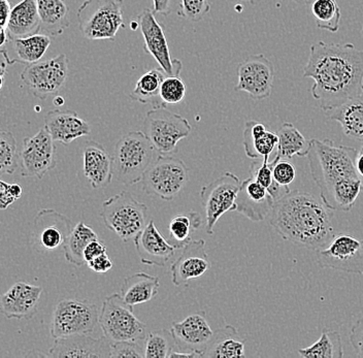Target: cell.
I'll return each instance as SVG.
<instances>
[{
  "instance_id": "9f6ffc18",
  "label": "cell",
  "mask_w": 363,
  "mask_h": 358,
  "mask_svg": "<svg viewBox=\"0 0 363 358\" xmlns=\"http://www.w3.org/2000/svg\"><path fill=\"white\" fill-rule=\"evenodd\" d=\"M6 65L4 60H0V90L4 88V82H6Z\"/></svg>"
},
{
  "instance_id": "d6a6232c",
  "label": "cell",
  "mask_w": 363,
  "mask_h": 358,
  "mask_svg": "<svg viewBox=\"0 0 363 358\" xmlns=\"http://www.w3.org/2000/svg\"><path fill=\"white\" fill-rule=\"evenodd\" d=\"M279 138L277 146V160H291L294 156L306 157L310 150V140L294 124L284 123L277 133Z\"/></svg>"
},
{
  "instance_id": "9a60e30c",
  "label": "cell",
  "mask_w": 363,
  "mask_h": 358,
  "mask_svg": "<svg viewBox=\"0 0 363 358\" xmlns=\"http://www.w3.org/2000/svg\"><path fill=\"white\" fill-rule=\"evenodd\" d=\"M136 20L144 38L145 51L157 61L167 76H180L183 65L179 59L172 57L164 26L156 20L153 11L145 9Z\"/></svg>"
},
{
  "instance_id": "d590c367",
  "label": "cell",
  "mask_w": 363,
  "mask_h": 358,
  "mask_svg": "<svg viewBox=\"0 0 363 358\" xmlns=\"http://www.w3.org/2000/svg\"><path fill=\"white\" fill-rule=\"evenodd\" d=\"M298 354L303 358H342L344 349L340 332L324 328L319 340L310 347L299 349Z\"/></svg>"
},
{
  "instance_id": "4fadbf2b",
  "label": "cell",
  "mask_w": 363,
  "mask_h": 358,
  "mask_svg": "<svg viewBox=\"0 0 363 358\" xmlns=\"http://www.w3.org/2000/svg\"><path fill=\"white\" fill-rule=\"evenodd\" d=\"M316 258L322 269L363 275V240L340 233L328 246L316 251Z\"/></svg>"
},
{
  "instance_id": "7dc6e473",
  "label": "cell",
  "mask_w": 363,
  "mask_h": 358,
  "mask_svg": "<svg viewBox=\"0 0 363 358\" xmlns=\"http://www.w3.org/2000/svg\"><path fill=\"white\" fill-rule=\"evenodd\" d=\"M152 2H153V12L155 15L167 17L172 13L178 12L181 0H152Z\"/></svg>"
},
{
  "instance_id": "3957f363",
  "label": "cell",
  "mask_w": 363,
  "mask_h": 358,
  "mask_svg": "<svg viewBox=\"0 0 363 358\" xmlns=\"http://www.w3.org/2000/svg\"><path fill=\"white\" fill-rule=\"evenodd\" d=\"M269 217L283 240L310 250L324 248L335 237L333 210L308 192L294 190L281 197Z\"/></svg>"
},
{
  "instance_id": "680465c9",
  "label": "cell",
  "mask_w": 363,
  "mask_h": 358,
  "mask_svg": "<svg viewBox=\"0 0 363 358\" xmlns=\"http://www.w3.org/2000/svg\"><path fill=\"white\" fill-rule=\"evenodd\" d=\"M227 1H235V2H240V1H246L250 2V4H257V2L261 1V0H227Z\"/></svg>"
},
{
  "instance_id": "ac0fdd59",
  "label": "cell",
  "mask_w": 363,
  "mask_h": 358,
  "mask_svg": "<svg viewBox=\"0 0 363 358\" xmlns=\"http://www.w3.org/2000/svg\"><path fill=\"white\" fill-rule=\"evenodd\" d=\"M43 289L27 282L15 283L6 293L0 294V313L6 319L27 320L38 312Z\"/></svg>"
},
{
  "instance_id": "277c9868",
  "label": "cell",
  "mask_w": 363,
  "mask_h": 358,
  "mask_svg": "<svg viewBox=\"0 0 363 358\" xmlns=\"http://www.w3.org/2000/svg\"><path fill=\"white\" fill-rule=\"evenodd\" d=\"M157 151L144 131H130L118 140L113 158V176L120 183L133 186L142 182Z\"/></svg>"
},
{
  "instance_id": "44dd1931",
  "label": "cell",
  "mask_w": 363,
  "mask_h": 358,
  "mask_svg": "<svg viewBox=\"0 0 363 358\" xmlns=\"http://www.w3.org/2000/svg\"><path fill=\"white\" fill-rule=\"evenodd\" d=\"M211 267L206 251V241L196 240L188 242L183 247L181 255L170 267L172 282L174 286L186 285L193 279L201 278Z\"/></svg>"
},
{
  "instance_id": "94428289",
  "label": "cell",
  "mask_w": 363,
  "mask_h": 358,
  "mask_svg": "<svg viewBox=\"0 0 363 358\" xmlns=\"http://www.w3.org/2000/svg\"><path fill=\"white\" fill-rule=\"evenodd\" d=\"M291 1L298 2V4H312L314 0H291Z\"/></svg>"
},
{
  "instance_id": "52a82bcc",
  "label": "cell",
  "mask_w": 363,
  "mask_h": 358,
  "mask_svg": "<svg viewBox=\"0 0 363 358\" xmlns=\"http://www.w3.org/2000/svg\"><path fill=\"white\" fill-rule=\"evenodd\" d=\"M99 324L111 343L144 341L147 335L146 324L135 316L133 307L127 305L119 293H113L104 301Z\"/></svg>"
},
{
  "instance_id": "30bf717a",
  "label": "cell",
  "mask_w": 363,
  "mask_h": 358,
  "mask_svg": "<svg viewBox=\"0 0 363 358\" xmlns=\"http://www.w3.org/2000/svg\"><path fill=\"white\" fill-rule=\"evenodd\" d=\"M99 308L88 301L63 300L57 303L51 321L54 339L74 335H91L99 324Z\"/></svg>"
},
{
  "instance_id": "cb8c5ba5",
  "label": "cell",
  "mask_w": 363,
  "mask_h": 358,
  "mask_svg": "<svg viewBox=\"0 0 363 358\" xmlns=\"http://www.w3.org/2000/svg\"><path fill=\"white\" fill-rule=\"evenodd\" d=\"M45 128L49 131L54 142L65 146L72 144L74 140L89 135V124L82 119L74 111H50L45 118Z\"/></svg>"
},
{
  "instance_id": "1f68e13d",
  "label": "cell",
  "mask_w": 363,
  "mask_h": 358,
  "mask_svg": "<svg viewBox=\"0 0 363 358\" xmlns=\"http://www.w3.org/2000/svg\"><path fill=\"white\" fill-rule=\"evenodd\" d=\"M165 77L167 74L161 67L149 70L138 79L129 97L140 104H152L153 108H167L160 99L161 84Z\"/></svg>"
},
{
  "instance_id": "681fc988",
  "label": "cell",
  "mask_w": 363,
  "mask_h": 358,
  "mask_svg": "<svg viewBox=\"0 0 363 358\" xmlns=\"http://www.w3.org/2000/svg\"><path fill=\"white\" fill-rule=\"evenodd\" d=\"M106 253V247L104 244V242L101 239L94 240V241L90 242L88 246L86 247L85 251H84V259H85L86 264L94 259V258L99 257L102 254Z\"/></svg>"
},
{
  "instance_id": "ba28073f",
  "label": "cell",
  "mask_w": 363,
  "mask_h": 358,
  "mask_svg": "<svg viewBox=\"0 0 363 358\" xmlns=\"http://www.w3.org/2000/svg\"><path fill=\"white\" fill-rule=\"evenodd\" d=\"M143 128L159 155L176 153L179 142L186 139L192 130L186 118L169 112L167 108H153L149 111Z\"/></svg>"
},
{
  "instance_id": "f35d334b",
  "label": "cell",
  "mask_w": 363,
  "mask_h": 358,
  "mask_svg": "<svg viewBox=\"0 0 363 358\" xmlns=\"http://www.w3.org/2000/svg\"><path fill=\"white\" fill-rule=\"evenodd\" d=\"M145 357L169 358L176 348L174 335L167 330L151 332L145 339Z\"/></svg>"
},
{
  "instance_id": "7402d4cb",
  "label": "cell",
  "mask_w": 363,
  "mask_h": 358,
  "mask_svg": "<svg viewBox=\"0 0 363 358\" xmlns=\"http://www.w3.org/2000/svg\"><path fill=\"white\" fill-rule=\"evenodd\" d=\"M48 357L55 358H111V342L106 337L74 335L55 339Z\"/></svg>"
},
{
  "instance_id": "836d02e7",
  "label": "cell",
  "mask_w": 363,
  "mask_h": 358,
  "mask_svg": "<svg viewBox=\"0 0 363 358\" xmlns=\"http://www.w3.org/2000/svg\"><path fill=\"white\" fill-rule=\"evenodd\" d=\"M99 235L92 228L84 222H79L72 228L67 241L63 245L65 259L72 264L82 267L86 264L84 259V251L90 242L99 240Z\"/></svg>"
},
{
  "instance_id": "2e32d148",
  "label": "cell",
  "mask_w": 363,
  "mask_h": 358,
  "mask_svg": "<svg viewBox=\"0 0 363 358\" xmlns=\"http://www.w3.org/2000/svg\"><path fill=\"white\" fill-rule=\"evenodd\" d=\"M238 78L235 91L246 92L250 99L262 101L272 94L274 65L262 54L249 56L238 65Z\"/></svg>"
},
{
  "instance_id": "d4e9b609",
  "label": "cell",
  "mask_w": 363,
  "mask_h": 358,
  "mask_svg": "<svg viewBox=\"0 0 363 358\" xmlns=\"http://www.w3.org/2000/svg\"><path fill=\"white\" fill-rule=\"evenodd\" d=\"M83 164L84 174L93 189H101L112 183L113 158L99 142L95 140L86 142Z\"/></svg>"
},
{
  "instance_id": "7c38bea8",
  "label": "cell",
  "mask_w": 363,
  "mask_h": 358,
  "mask_svg": "<svg viewBox=\"0 0 363 358\" xmlns=\"http://www.w3.org/2000/svg\"><path fill=\"white\" fill-rule=\"evenodd\" d=\"M240 181L233 173H224L201 188V205L206 213V231L214 235L216 223L227 212L235 211V201Z\"/></svg>"
},
{
  "instance_id": "484cf974",
  "label": "cell",
  "mask_w": 363,
  "mask_h": 358,
  "mask_svg": "<svg viewBox=\"0 0 363 358\" xmlns=\"http://www.w3.org/2000/svg\"><path fill=\"white\" fill-rule=\"evenodd\" d=\"M40 29L36 0H22L11 10L6 31L11 40L36 35Z\"/></svg>"
},
{
  "instance_id": "5b68a950",
  "label": "cell",
  "mask_w": 363,
  "mask_h": 358,
  "mask_svg": "<svg viewBox=\"0 0 363 358\" xmlns=\"http://www.w3.org/2000/svg\"><path fill=\"white\" fill-rule=\"evenodd\" d=\"M101 216L108 230L128 243L146 228L147 207L124 190L102 203Z\"/></svg>"
},
{
  "instance_id": "6da1fadb",
  "label": "cell",
  "mask_w": 363,
  "mask_h": 358,
  "mask_svg": "<svg viewBox=\"0 0 363 358\" xmlns=\"http://www.w3.org/2000/svg\"><path fill=\"white\" fill-rule=\"evenodd\" d=\"M303 78L314 80L312 95L322 110H330L363 93V51L353 44L315 43Z\"/></svg>"
},
{
  "instance_id": "ffe728a7",
  "label": "cell",
  "mask_w": 363,
  "mask_h": 358,
  "mask_svg": "<svg viewBox=\"0 0 363 358\" xmlns=\"http://www.w3.org/2000/svg\"><path fill=\"white\" fill-rule=\"evenodd\" d=\"M72 221L52 208H43L34 219L35 245L47 251L63 246L72 233Z\"/></svg>"
},
{
  "instance_id": "e575fe53",
  "label": "cell",
  "mask_w": 363,
  "mask_h": 358,
  "mask_svg": "<svg viewBox=\"0 0 363 358\" xmlns=\"http://www.w3.org/2000/svg\"><path fill=\"white\" fill-rule=\"evenodd\" d=\"M11 43L17 54V58L13 59V63L29 65L42 60L51 45V38L38 33L27 38L11 40Z\"/></svg>"
},
{
  "instance_id": "8d00e7d4",
  "label": "cell",
  "mask_w": 363,
  "mask_h": 358,
  "mask_svg": "<svg viewBox=\"0 0 363 358\" xmlns=\"http://www.w3.org/2000/svg\"><path fill=\"white\" fill-rule=\"evenodd\" d=\"M311 4L318 28L337 33L342 18L337 0H314Z\"/></svg>"
},
{
  "instance_id": "6f0895ef",
  "label": "cell",
  "mask_w": 363,
  "mask_h": 358,
  "mask_svg": "<svg viewBox=\"0 0 363 358\" xmlns=\"http://www.w3.org/2000/svg\"><path fill=\"white\" fill-rule=\"evenodd\" d=\"M54 104H55L56 106H61L65 104V99L61 96H56L55 99H54Z\"/></svg>"
},
{
  "instance_id": "9c48e42d",
  "label": "cell",
  "mask_w": 363,
  "mask_h": 358,
  "mask_svg": "<svg viewBox=\"0 0 363 358\" xmlns=\"http://www.w3.org/2000/svg\"><path fill=\"white\" fill-rule=\"evenodd\" d=\"M189 181L187 165L169 155H159L143 177V190L147 196L172 201Z\"/></svg>"
},
{
  "instance_id": "4316f807",
  "label": "cell",
  "mask_w": 363,
  "mask_h": 358,
  "mask_svg": "<svg viewBox=\"0 0 363 358\" xmlns=\"http://www.w3.org/2000/svg\"><path fill=\"white\" fill-rule=\"evenodd\" d=\"M246 340L235 326L227 324L216 330L204 349L203 357L240 358L245 357Z\"/></svg>"
},
{
  "instance_id": "7a4b0ae2",
  "label": "cell",
  "mask_w": 363,
  "mask_h": 358,
  "mask_svg": "<svg viewBox=\"0 0 363 358\" xmlns=\"http://www.w3.org/2000/svg\"><path fill=\"white\" fill-rule=\"evenodd\" d=\"M310 142L306 157L321 201L330 210L350 212L363 190L356 169L358 151L328 139Z\"/></svg>"
},
{
  "instance_id": "db71d44e",
  "label": "cell",
  "mask_w": 363,
  "mask_h": 358,
  "mask_svg": "<svg viewBox=\"0 0 363 358\" xmlns=\"http://www.w3.org/2000/svg\"><path fill=\"white\" fill-rule=\"evenodd\" d=\"M356 169H357L358 176H359L363 186V146L360 148V150L357 152V157H356Z\"/></svg>"
},
{
  "instance_id": "7bdbcfd3",
  "label": "cell",
  "mask_w": 363,
  "mask_h": 358,
  "mask_svg": "<svg viewBox=\"0 0 363 358\" xmlns=\"http://www.w3.org/2000/svg\"><path fill=\"white\" fill-rule=\"evenodd\" d=\"M212 9L210 0H181L178 16L191 22H199Z\"/></svg>"
},
{
  "instance_id": "f546056e",
  "label": "cell",
  "mask_w": 363,
  "mask_h": 358,
  "mask_svg": "<svg viewBox=\"0 0 363 358\" xmlns=\"http://www.w3.org/2000/svg\"><path fill=\"white\" fill-rule=\"evenodd\" d=\"M159 286L160 280L158 277L140 272L124 278L120 294L127 305L135 307L153 300L158 294Z\"/></svg>"
},
{
  "instance_id": "e0dca14e",
  "label": "cell",
  "mask_w": 363,
  "mask_h": 358,
  "mask_svg": "<svg viewBox=\"0 0 363 358\" xmlns=\"http://www.w3.org/2000/svg\"><path fill=\"white\" fill-rule=\"evenodd\" d=\"M170 332L174 335L177 350L197 352L201 357L214 334L204 311L194 313L180 323H172Z\"/></svg>"
},
{
  "instance_id": "f6af8a7d",
  "label": "cell",
  "mask_w": 363,
  "mask_h": 358,
  "mask_svg": "<svg viewBox=\"0 0 363 358\" xmlns=\"http://www.w3.org/2000/svg\"><path fill=\"white\" fill-rule=\"evenodd\" d=\"M144 358L145 349L140 342L123 341L111 343V358Z\"/></svg>"
},
{
  "instance_id": "ee69618b",
  "label": "cell",
  "mask_w": 363,
  "mask_h": 358,
  "mask_svg": "<svg viewBox=\"0 0 363 358\" xmlns=\"http://www.w3.org/2000/svg\"><path fill=\"white\" fill-rule=\"evenodd\" d=\"M274 167H272V176H274V182L282 187H289V185L296 178V169L294 163L289 160H274Z\"/></svg>"
},
{
  "instance_id": "d6986e66",
  "label": "cell",
  "mask_w": 363,
  "mask_h": 358,
  "mask_svg": "<svg viewBox=\"0 0 363 358\" xmlns=\"http://www.w3.org/2000/svg\"><path fill=\"white\" fill-rule=\"evenodd\" d=\"M136 253L146 266L163 267L183 248L180 244H170L156 228L153 220L147 224L135 239Z\"/></svg>"
},
{
  "instance_id": "60d3db41",
  "label": "cell",
  "mask_w": 363,
  "mask_h": 358,
  "mask_svg": "<svg viewBox=\"0 0 363 358\" xmlns=\"http://www.w3.org/2000/svg\"><path fill=\"white\" fill-rule=\"evenodd\" d=\"M201 225V215L191 212L190 215H177L170 221L169 235L177 243L185 246L190 240L191 230L199 228Z\"/></svg>"
},
{
  "instance_id": "4dcf8cb0",
  "label": "cell",
  "mask_w": 363,
  "mask_h": 358,
  "mask_svg": "<svg viewBox=\"0 0 363 358\" xmlns=\"http://www.w3.org/2000/svg\"><path fill=\"white\" fill-rule=\"evenodd\" d=\"M40 29L52 36H59L70 25L69 11L65 0H36Z\"/></svg>"
},
{
  "instance_id": "83f0119b",
  "label": "cell",
  "mask_w": 363,
  "mask_h": 358,
  "mask_svg": "<svg viewBox=\"0 0 363 358\" xmlns=\"http://www.w3.org/2000/svg\"><path fill=\"white\" fill-rule=\"evenodd\" d=\"M279 138L276 133L267 130L261 122L250 120L245 124L244 148L246 155L251 160H269L278 146Z\"/></svg>"
},
{
  "instance_id": "b9f144b4",
  "label": "cell",
  "mask_w": 363,
  "mask_h": 358,
  "mask_svg": "<svg viewBox=\"0 0 363 358\" xmlns=\"http://www.w3.org/2000/svg\"><path fill=\"white\" fill-rule=\"evenodd\" d=\"M186 96V85L180 76H167L161 84L160 99L165 106L178 104Z\"/></svg>"
},
{
  "instance_id": "74e56055",
  "label": "cell",
  "mask_w": 363,
  "mask_h": 358,
  "mask_svg": "<svg viewBox=\"0 0 363 358\" xmlns=\"http://www.w3.org/2000/svg\"><path fill=\"white\" fill-rule=\"evenodd\" d=\"M272 167H274V162H269V160H253L251 163V174L254 180L257 181L259 184L269 190V194L274 199V201L280 199L281 197L289 194L291 190L289 187H282V186L277 184L272 176Z\"/></svg>"
},
{
  "instance_id": "603a6c76",
  "label": "cell",
  "mask_w": 363,
  "mask_h": 358,
  "mask_svg": "<svg viewBox=\"0 0 363 358\" xmlns=\"http://www.w3.org/2000/svg\"><path fill=\"white\" fill-rule=\"evenodd\" d=\"M274 203V199L269 190L250 177L240 183L235 212L244 215L251 221L259 222L269 217Z\"/></svg>"
},
{
  "instance_id": "91938a15",
  "label": "cell",
  "mask_w": 363,
  "mask_h": 358,
  "mask_svg": "<svg viewBox=\"0 0 363 358\" xmlns=\"http://www.w3.org/2000/svg\"><path fill=\"white\" fill-rule=\"evenodd\" d=\"M138 27H140V25H138V20L135 19L133 22H131V29H133V30H136Z\"/></svg>"
},
{
  "instance_id": "8992f818",
  "label": "cell",
  "mask_w": 363,
  "mask_h": 358,
  "mask_svg": "<svg viewBox=\"0 0 363 358\" xmlns=\"http://www.w3.org/2000/svg\"><path fill=\"white\" fill-rule=\"evenodd\" d=\"M123 0H85L78 10L79 30L88 40H115L125 29Z\"/></svg>"
},
{
  "instance_id": "816d5d0a",
  "label": "cell",
  "mask_w": 363,
  "mask_h": 358,
  "mask_svg": "<svg viewBox=\"0 0 363 358\" xmlns=\"http://www.w3.org/2000/svg\"><path fill=\"white\" fill-rule=\"evenodd\" d=\"M9 43H11V38L9 35L6 28L0 30V54L4 55V60L8 65H13V61L11 60L10 56L8 54V46Z\"/></svg>"
},
{
  "instance_id": "f907efd6",
  "label": "cell",
  "mask_w": 363,
  "mask_h": 358,
  "mask_svg": "<svg viewBox=\"0 0 363 358\" xmlns=\"http://www.w3.org/2000/svg\"><path fill=\"white\" fill-rule=\"evenodd\" d=\"M15 201V198L11 196L10 184L0 180V210H6Z\"/></svg>"
},
{
  "instance_id": "f1b7e54d",
  "label": "cell",
  "mask_w": 363,
  "mask_h": 358,
  "mask_svg": "<svg viewBox=\"0 0 363 358\" xmlns=\"http://www.w3.org/2000/svg\"><path fill=\"white\" fill-rule=\"evenodd\" d=\"M325 115L328 119L339 122L345 135L363 142V93L325 111Z\"/></svg>"
},
{
  "instance_id": "8fae6325",
  "label": "cell",
  "mask_w": 363,
  "mask_h": 358,
  "mask_svg": "<svg viewBox=\"0 0 363 358\" xmlns=\"http://www.w3.org/2000/svg\"><path fill=\"white\" fill-rule=\"evenodd\" d=\"M68 77V60L65 54L27 65L21 74V80L29 93L40 101L58 94Z\"/></svg>"
},
{
  "instance_id": "c3c4849f",
  "label": "cell",
  "mask_w": 363,
  "mask_h": 358,
  "mask_svg": "<svg viewBox=\"0 0 363 358\" xmlns=\"http://www.w3.org/2000/svg\"><path fill=\"white\" fill-rule=\"evenodd\" d=\"M86 264H87L90 269H92L93 272L97 274L108 273L113 267V260L111 259L110 256L106 254V253L94 258V259L91 260V262H87Z\"/></svg>"
},
{
  "instance_id": "11a10c76",
  "label": "cell",
  "mask_w": 363,
  "mask_h": 358,
  "mask_svg": "<svg viewBox=\"0 0 363 358\" xmlns=\"http://www.w3.org/2000/svg\"><path fill=\"white\" fill-rule=\"evenodd\" d=\"M10 192L11 196L15 198V201H18V199L21 198L23 194L21 185L18 184V183H13V184H10Z\"/></svg>"
},
{
  "instance_id": "f5cc1de1",
  "label": "cell",
  "mask_w": 363,
  "mask_h": 358,
  "mask_svg": "<svg viewBox=\"0 0 363 358\" xmlns=\"http://www.w3.org/2000/svg\"><path fill=\"white\" fill-rule=\"evenodd\" d=\"M10 13L11 6L9 0H0V30L6 28Z\"/></svg>"
},
{
  "instance_id": "bcb514c9",
  "label": "cell",
  "mask_w": 363,
  "mask_h": 358,
  "mask_svg": "<svg viewBox=\"0 0 363 358\" xmlns=\"http://www.w3.org/2000/svg\"><path fill=\"white\" fill-rule=\"evenodd\" d=\"M350 342L356 357L363 358V317L352 326Z\"/></svg>"
},
{
  "instance_id": "5bb4252c",
  "label": "cell",
  "mask_w": 363,
  "mask_h": 358,
  "mask_svg": "<svg viewBox=\"0 0 363 358\" xmlns=\"http://www.w3.org/2000/svg\"><path fill=\"white\" fill-rule=\"evenodd\" d=\"M20 165L23 177L38 180L55 169L56 146L47 128H42L33 137L23 140Z\"/></svg>"
},
{
  "instance_id": "6125c7cd",
  "label": "cell",
  "mask_w": 363,
  "mask_h": 358,
  "mask_svg": "<svg viewBox=\"0 0 363 358\" xmlns=\"http://www.w3.org/2000/svg\"><path fill=\"white\" fill-rule=\"evenodd\" d=\"M362 33H363V24H362Z\"/></svg>"
},
{
  "instance_id": "ab89813d",
  "label": "cell",
  "mask_w": 363,
  "mask_h": 358,
  "mask_svg": "<svg viewBox=\"0 0 363 358\" xmlns=\"http://www.w3.org/2000/svg\"><path fill=\"white\" fill-rule=\"evenodd\" d=\"M19 164L17 140L10 131L0 130V177L15 173Z\"/></svg>"
}]
</instances>
